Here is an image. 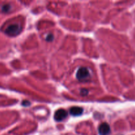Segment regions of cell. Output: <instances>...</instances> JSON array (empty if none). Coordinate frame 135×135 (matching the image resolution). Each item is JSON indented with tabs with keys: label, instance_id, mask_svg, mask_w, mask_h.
Returning <instances> with one entry per match:
<instances>
[{
	"label": "cell",
	"instance_id": "3957f363",
	"mask_svg": "<svg viewBox=\"0 0 135 135\" xmlns=\"http://www.w3.org/2000/svg\"><path fill=\"white\" fill-rule=\"evenodd\" d=\"M67 117V113L65 109H60L55 112L54 118L57 121H61L64 120Z\"/></svg>",
	"mask_w": 135,
	"mask_h": 135
},
{
	"label": "cell",
	"instance_id": "6da1fadb",
	"mask_svg": "<svg viewBox=\"0 0 135 135\" xmlns=\"http://www.w3.org/2000/svg\"><path fill=\"white\" fill-rule=\"evenodd\" d=\"M76 77L79 81H88V80H89L90 79L91 73L88 68L81 67L78 69L76 74Z\"/></svg>",
	"mask_w": 135,
	"mask_h": 135
},
{
	"label": "cell",
	"instance_id": "7a4b0ae2",
	"mask_svg": "<svg viewBox=\"0 0 135 135\" xmlns=\"http://www.w3.org/2000/svg\"><path fill=\"white\" fill-rule=\"evenodd\" d=\"M21 32V26L18 24L14 23L10 25L7 27L5 29V32L7 35L11 36H15L19 34Z\"/></svg>",
	"mask_w": 135,
	"mask_h": 135
},
{
	"label": "cell",
	"instance_id": "52a82bcc",
	"mask_svg": "<svg viewBox=\"0 0 135 135\" xmlns=\"http://www.w3.org/2000/svg\"><path fill=\"white\" fill-rule=\"evenodd\" d=\"M54 34H51V33H49V34H47V35L46 36V37H45V39H46V40L47 41V42H51V41L54 40Z\"/></svg>",
	"mask_w": 135,
	"mask_h": 135
},
{
	"label": "cell",
	"instance_id": "5b68a950",
	"mask_svg": "<svg viewBox=\"0 0 135 135\" xmlns=\"http://www.w3.org/2000/svg\"><path fill=\"white\" fill-rule=\"evenodd\" d=\"M83 109L80 107H73L70 109V113L73 116H79L83 113Z\"/></svg>",
	"mask_w": 135,
	"mask_h": 135
},
{
	"label": "cell",
	"instance_id": "277c9868",
	"mask_svg": "<svg viewBox=\"0 0 135 135\" xmlns=\"http://www.w3.org/2000/svg\"><path fill=\"white\" fill-rule=\"evenodd\" d=\"M110 133L109 125L106 123H103L99 127V133L100 135H108Z\"/></svg>",
	"mask_w": 135,
	"mask_h": 135
},
{
	"label": "cell",
	"instance_id": "8992f818",
	"mask_svg": "<svg viewBox=\"0 0 135 135\" xmlns=\"http://www.w3.org/2000/svg\"><path fill=\"white\" fill-rule=\"evenodd\" d=\"M11 9V6L9 4H6V5H3L1 7V11L3 12H5V13H7V12L10 11Z\"/></svg>",
	"mask_w": 135,
	"mask_h": 135
},
{
	"label": "cell",
	"instance_id": "ba28073f",
	"mask_svg": "<svg viewBox=\"0 0 135 135\" xmlns=\"http://www.w3.org/2000/svg\"><path fill=\"white\" fill-rule=\"evenodd\" d=\"M22 104H23V105H25V106H28V105H30V102L26 101V102H25L22 103Z\"/></svg>",
	"mask_w": 135,
	"mask_h": 135
}]
</instances>
